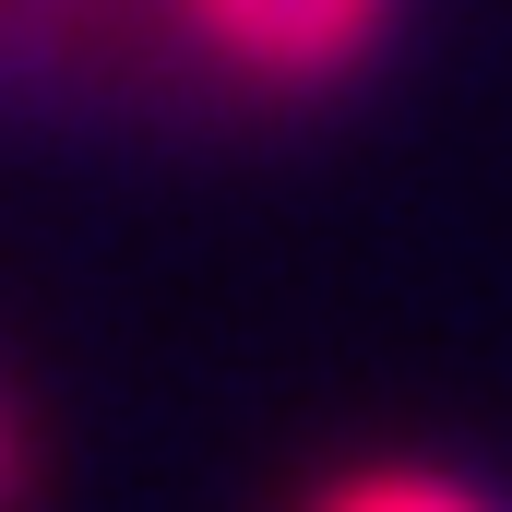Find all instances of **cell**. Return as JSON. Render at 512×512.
<instances>
[{
  "label": "cell",
  "mask_w": 512,
  "mask_h": 512,
  "mask_svg": "<svg viewBox=\"0 0 512 512\" xmlns=\"http://www.w3.org/2000/svg\"><path fill=\"white\" fill-rule=\"evenodd\" d=\"M179 12L251 84H334L346 60H370V36L393 24V0H179Z\"/></svg>",
  "instance_id": "obj_1"
},
{
  "label": "cell",
  "mask_w": 512,
  "mask_h": 512,
  "mask_svg": "<svg viewBox=\"0 0 512 512\" xmlns=\"http://www.w3.org/2000/svg\"><path fill=\"white\" fill-rule=\"evenodd\" d=\"M322 512H489V501L453 489V477H417V465H370V477H346Z\"/></svg>",
  "instance_id": "obj_2"
},
{
  "label": "cell",
  "mask_w": 512,
  "mask_h": 512,
  "mask_svg": "<svg viewBox=\"0 0 512 512\" xmlns=\"http://www.w3.org/2000/svg\"><path fill=\"white\" fill-rule=\"evenodd\" d=\"M12 477H24V453H12V417H0V512H12Z\"/></svg>",
  "instance_id": "obj_3"
}]
</instances>
